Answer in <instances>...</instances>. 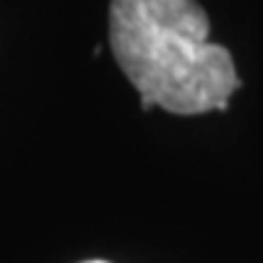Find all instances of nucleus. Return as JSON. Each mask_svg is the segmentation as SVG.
<instances>
[{"instance_id":"f257e3e1","label":"nucleus","mask_w":263,"mask_h":263,"mask_svg":"<svg viewBox=\"0 0 263 263\" xmlns=\"http://www.w3.org/2000/svg\"><path fill=\"white\" fill-rule=\"evenodd\" d=\"M107 42L144 110L183 117L227 110L241 85L229 49L210 42L197 0H112Z\"/></svg>"},{"instance_id":"f03ea898","label":"nucleus","mask_w":263,"mask_h":263,"mask_svg":"<svg viewBox=\"0 0 263 263\" xmlns=\"http://www.w3.org/2000/svg\"><path fill=\"white\" fill-rule=\"evenodd\" d=\"M85 263H107V261H85Z\"/></svg>"}]
</instances>
